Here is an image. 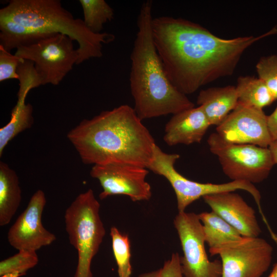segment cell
<instances>
[{"label":"cell","instance_id":"7402d4cb","mask_svg":"<svg viewBox=\"0 0 277 277\" xmlns=\"http://www.w3.org/2000/svg\"><path fill=\"white\" fill-rule=\"evenodd\" d=\"M112 240V248L117 266L119 277H131L130 242L128 235L122 233L118 229L112 226L110 233Z\"/></svg>","mask_w":277,"mask_h":277},{"label":"cell","instance_id":"277c9868","mask_svg":"<svg viewBox=\"0 0 277 277\" xmlns=\"http://www.w3.org/2000/svg\"><path fill=\"white\" fill-rule=\"evenodd\" d=\"M151 1L144 2L138 13L137 30L130 55V88L134 110L142 121L175 114L194 107L169 79L157 53L152 33Z\"/></svg>","mask_w":277,"mask_h":277},{"label":"cell","instance_id":"9c48e42d","mask_svg":"<svg viewBox=\"0 0 277 277\" xmlns=\"http://www.w3.org/2000/svg\"><path fill=\"white\" fill-rule=\"evenodd\" d=\"M209 251L221 258L222 277H262L271 263L273 248L259 236H243Z\"/></svg>","mask_w":277,"mask_h":277},{"label":"cell","instance_id":"d4e9b609","mask_svg":"<svg viewBox=\"0 0 277 277\" xmlns=\"http://www.w3.org/2000/svg\"><path fill=\"white\" fill-rule=\"evenodd\" d=\"M258 77L262 80L277 100V55L263 56L256 63Z\"/></svg>","mask_w":277,"mask_h":277},{"label":"cell","instance_id":"44dd1931","mask_svg":"<svg viewBox=\"0 0 277 277\" xmlns=\"http://www.w3.org/2000/svg\"><path fill=\"white\" fill-rule=\"evenodd\" d=\"M82 7L83 21L86 27L94 33H101L104 25L113 19L114 11L104 0H80Z\"/></svg>","mask_w":277,"mask_h":277},{"label":"cell","instance_id":"4316f807","mask_svg":"<svg viewBox=\"0 0 277 277\" xmlns=\"http://www.w3.org/2000/svg\"><path fill=\"white\" fill-rule=\"evenodd\" d=\"M137 277H184L181 269V256L177 252L173 253L162 267L140 274Z\"/></svg>","mask_w":277,"mask_h":277},{"label":"cell","instance_id":"f546056e","mask_svg":"<svg viewBox=\"0 0 277 277\" xmlns=\"http://www.w3.org/2000/svg\"><path fill=\"white\" fill-rule=\"evenodd\" d=\"M277 244V239L275 240ZM268 277H277V262L273 266L272 270Z\"/></svg>","mask_w":277,"mask_h":277},{"label":"cell","instance_id":"3957f363","mask_svg":"<svg viewBox=\"0 0 277 277\" xmlns=\"http://www.w3.org/2000/svg\"><path fill=\"white\" fill-rule=\"evenodd\" d=\"M0 19L11 21L6 27V36L15 49L43 36L67 35L78 45L77 65L102 57L103 44L115 39L111 33L90 31L83 19L75 18L59 0H11L0 9Z\"/></svg>","mask_w":277,"mask_h":277},{"label":"cell","instance_id":"8992f818","mask_svg":"<svg viewBox=\"0 0 277 277\" xmlns=\"http://www.w3.org/2000/svg\"><path fill=\"white\" fill-rule=\"evenodd\" d=\"M177 153L164 152L156 144L153 147L152 160L147 169L163 176L170 184L175 193L179 212L185 211L186 208L194 201L204 196L227 191L243 190L249 193L262 211L261 194L252 183L244 181H231L223 184L202 183L190 180L180 174L174 164L180 158Z\"/></svg>","mask_w":277,"mask_h":277},{"label":"cell","instance_id":"603a6c76","mask_svg":"<svg viewBox=\"0 0 277 277\" xmlns=\"http://www.w3.org/2000/svg\"><path fill=\"white\" fill-rule=\"evenodd\" d=\"M36 251L28 250H19L15 255L0 262V275L16 272L22 275L34 267L38 262Z\"/></svg>","mask_w":277,"mask_h":277},{"label":"cell","instance_id":"83f0119b","mask_svg":"<svg viewBox=\"0 0 277 277\" xmlns=\"http://www.w3.org/2000/svg\"><path fill=\"white\" fill-rule=\"evenodd\" d=\"M267 123L272 141H277V106L274 111L267 116Z\"/></svg>","mask_w":277,"mask_h":277},{"label":"cell","instance_id":"cb8c5ba5","mask_svg":"<svg viewBox=\"0 0 277 277\" xmlns=\"http://www.w3.org/2000/svg\"><path fill=\"white\" fill-rule=\"evenodd\" d=\"M17 72L19 76L17 101H25L30 90L42 85V82L32 61L24 60L21 62Z\"/></svg>","mask_w":277,"mask_h":277},{"label":"cell","instance_id":"30bf717a","mask_svg":"<svg viewBox=\"0 0 277 277\" xmlns=\"http://www.w3.org/2000/svg\"><path fill=\"white\" fill-rule=\"evenodd\" d=\"M173 224L183 253L181 264L184 276L222 277L221 261H210L207 255L203 225L198 214L179 212Z\"/></svg>","mask_w":277,"mask_h":277},{"label":"cell","instance_id":"5bb4252c","mask_svg":"<svg viewBox=\"0 0 277 277\" xmlns=\"http://www.w3.org/2000/svg\"><path fill=\"white\" fill-rule=\"evenodd\" d=\"M213 211L244 237H258L262 231L255 211L234 191L223 192L203 197Z\"/></svg>","mask_w":277,"mask_h":277},{"label":"cell","instance_id":"9a60e30c","mask_svg":"<svg viewBox=\"0 0 277 277\" xmlns=\"http://www.w3.org/2000/svg\"><path fill=\"white\" fill-rule=\"evenodd\" d=\"M200 106L173 114L166 123L163 140L170 146L199 143L210 126Z\"/></svg>","mask_w":277,"mask_h":277},{"label":"cell","instance_id":"d6986e66","mask_svg":"<svg viewBox=\"0 0 277 277\" xmlns=\"http://www.w3.org/2000/svg\"><path fill=\"white\" fill-rule=\"evenodd\" d=\"M235 88L238 102L249 106L263 109L275 101L265 83L259 77L241 76Z\"/></svg>","mask_w":277,"mask_h":277},{"label":"cell","instance_id":"5b68a950","mask_svg":"<svg viewBox=\"0 0 277 277\" xmlns=\"http://www.w3.org/2000/svg\"><path fill=\"white\" fill-rule=\"evenodd\" d=\"M100 209L99 202L89 189L80 193L65 211L66 230L78 253L74 277H92L91 263L106 234Z\"/></svg>","mask_w":277,"mask_h":277},{"label":"cell","instance_id":"7a4b0ae2","mask_svg":"<svg viewBox=\"0 0 277 277\" xmlns=\"http://www.w3.org/2000/svg\"><path fill=\"white\" fill-rule=\"evenodd\" d=\"M134 108L122 105L85 119L67 138L85 164H127L147 168L156 144Z\"/></svg>","mask_w":277,"mask_h":277},{"label":"cell","instance_id":"484cf974","mask_svg":"<svg viewBox=\"0 0 277 277\" xmlns=\"http://www.w3.org/2000/svg\"><path fill=\"white\" fill-rule=\"evenodd\" d=\"M24 60L12 54L0 45V82L9 79L18 80L17 68Z\"/></svg>","mask_w":277,"mask_h":277},{"label":"cell","instance_id":"ba28073f","mask_svg":"<svg viewBox=\"0 0 277 277\" xmlns=\"http://www.w3.org/2000/svg\"><path fill=\"white\" fill-rule=\"evenodd\" d=\"M73 40L66 34L43 36L16 49L15 55L32 61L42 85H58L77 63L78 53Z\"/></svg>","mask_w":277,"mask_h":277},{"label":"cell","instance_id":"4dcf8cb0","mask_svg":"<svg viewBox=\"0 0 277 277\" xmlns=\"http://www.w3.org/2000/svg\"><path fill=\"white\" fill-rule=\"evenodd\" d=\"M23 275L22 274L16 273V272H11L5 274L3 275H1V277H19Z\"/></svg>","mask_w":277,"mask_h":277},{"label":"cell","instance_id":"4fadbf2b","mask_svg":"<svg viewBox=\"0 0 277 277\" xmlns=\"http://www.w3.org/2000/svg\"><path fill=\"white\" fill-rule=\"evenodd\" d=\"M46 203L45 194L42 190L32 195L26 208L9 230L8 240L11 246L18 251H36L56 240L55 235L47 230L42 222Z\"/></svg>","mask_w":277,"mask_h":277},{"label":"cell","instance_id":"7c38bea8","mask_svg":"<svg viewBox=\"0 0 277 277\" xmlns=\"http://www.w3.org/2000/svg\"><path fill=\"white\" fill-rule=\"evenodd\" d=\"M225 141L268 148L273 141L263 109L238 102L235 108L216 128Z\"/></svg>","mask_w":277,"mask_h":277},{"label":"cell","instance_id":"ffe728a7","mask_svg":"<svg viewBox=\"0 0 277 277\" xmlns=\"http://www.w3.org/2000/svg\"><path fill=\"white\" fill-rule=\"evenodd\" d=\"M34 123L33 107L25 101L18 102L12 110L9 122L0 129V156L8 144Z\"/></svg>","mask_w":277,"mask_h":277},{"label":"cell","instance_id":"2e32d148","mask_svg":"<svg viewBox=\"0 0 277 277\" xmlns=\"http://www.w3.org/2000/svg\"><path fill=\"white\" fill-rule=\"evenodd\" d=\"M210 125L219 126L238 103L235 86L210 87L200 91L196 100Z\"/></svg>","mask_w":277,"mask_h":277},{"label":"cell","instance_id":"8fae6325","mask_svg":"<svg viewBox=\"0 0 277 277\" xmlns=\"http://www.w3.org/2000/svg\"><path fill=\"white\" fill-rule=\"evenodd\" d=\"M148 170L145 167L127 164L95 165L90 174L102 187L100 199L125 195L132 201L138 202L148 201L152 196L151 186L146 181Z\"/></svg>","mask_w":277,"mask_h":277},{"label":"cell","instance_id":"ac0fdd59","mask_svg":"<svg viewBox=\"0 0 277 277\" xmlns=\"http://www.w3.org/2000/svg\"><path fill=\"white\" fill-rule=\"evenodd\" d=\"M198 215L203 225L205 243L209 249L243 238L238 230L213 211L203 212Z\"/></svg>","mask_w":277,"mask_h":277},{"label":"cell","instance_id":"f1b7e54d","mask_svg":"<svg viewBox=\"0 0 277 277\" xmlns=\"http://www.w3.org/2000/svg\"><path fill=\"white\" fill-rule=\"evenodd\" d=\"M275 164H277V141H273L268 147Z\"/></svg>","mask_w":277,"mask_h":277},{"label":"cell","instance_id":"e0dca14e","mask_svg":"<svg viewBox=\"0 0 277 277\" xmlns=\"http://www.w3.org/2000/svg\"><path fill=\"white\" fill-rule=\"evenodd\" d=\"M22 200L18 177L4 162H0V226L8 225Z\"/></svg>","mask_w":277,"mask_h":277},{"label":"cell","instance_id":"6da1fadb","mask_svg":"<svg viewBox=\"0 0 277 277\" xmlns=\"http://www.w3.org/2000/svg\"><path fill=\"white\" fill-rule=\"evenodd\" d=\"M152 33L169 79L187 95L231 75L245 51L258 41L277 33V27L257 36L225 39L199 24L162 16L153 18Z\"/></svg>","mask_w":277,"mask_h":277},{"label":"cell","instance_id":"52a82bcc","mask_svg":"<svg viewBox=\"0 0 277 277\" xmlns=\"http://www.w3.org/2000/svg\"><path fill=\"white\" fill-rule=\"evenodd\" d=\"M207 143L210 151L217 156L224 173L232 181L261 183L275 164L268 148L229 143L216 132L209 135Z\"/></svg>","mask_w":277,"mask_h":277}]
</instances>
